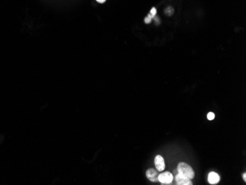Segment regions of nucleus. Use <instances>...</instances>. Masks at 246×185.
<instances>
[{
	"mask_svg": "<svg viewBox=\"0 0 246 185\" xmlns=\"http://www.w3.org/2000/svg\"><path fill=\"white\" fill-rule=\"evenodd\" d=\"M177 170H178V173L186 176L190 179H192L194 177V171L193 170L192 167L189 164L184 163V162L179 163Z\"/></svg>",
	"mask_w": 246,
	"mask_h": 185,
	"instance_id": "1",
	"label": "nucleus"
},
{
	"mask_svg": "<svg viewBox=\"0 0 246 185\" xmlns=\"http://www.w3.org/2000/svg\"><path fill=\"white\" fill-rule=\"evenodd\" d=\"M173 180V176L169 172H164L159 175V182L163 184H169Z\"/></svg>",
	"mask_w": 246,
	"mask_h": 185,
	"instance_id": "2",
	"label": "nucleus"
},
{
	"mask_svg": "<svg viewBox=\"0 0 246 185\" xmlns=\"http://www.w3.org/2000/svg\"><path fill=\"white\" fill-rule=\"evenodd\" d=\"M175 182L178 185H192V182L190 178L184 176L180 173H177L175 177Z\"/></svg>",
	"mask_w": 246,
	"mask_h": 185,
	"instance_id": "3",
	"label": "nucleus"
},
{
	"mask_svg": "<svg viewBox=\"0 0 246 185\" xmlns=\"http://www.w3.org/2000/svg\"><path fill=\"white\" fill-rule=\"evenodd\" d=\"M159 175L158 171L153 168H150V169L147 170L146 172L147 178L150 180V182H159Z\"/></svg>",
	"mask_w": 246,
	"mask_h": 185,
	"instance_id": "4",
	"label": "nucleus"
},
{
	"mask_svg": "<svg viewBox=\"0 0 246 185\" xmlns=\"http://www.w3.org/2000/svg\"><path fill=\"white\" fill-rule=\"evenodd\" d=\"M155 165L158 171H163L165 168V163H164V158L160 155H158L155 156Z\"/></svg>",
	"mask_w": 246,
	"mask_h": 185,
	"instance_id": "5",
	"label": "nucleus"
},
{
	"mask_svg": "<svg viewBox=\"0 0 246 185\" xmlns=\"http://www.w3.org/2000/svg\"><path fill=\"white\" fill-rule=\"evenodd\" d=\"M220 177L219 175L215 172H211L209 173V176H208V181H209V184H216L220 182Z\"/></svg>",
	"mask_w": 246,
	"mask_h": 185,
	"instance_id": "6",
	"label": "nucleus"
},
{
	"mask_svg": "<svg viewBox=\"0 0 246 185\" xmlns=\"http://www.w3.org/2000/svg\"><path fill=\"white\" fill-rule=\"evenodd\" d=\"M155 15H156V9H155V7H153L147 16L148 17H150V19H153L154 16H155Z\"/></svg>",
	"mask_w": 246,
	"mask_h": 185,
	"instance_id": "7",
	"label": "nucleus"
},
{
	"mask_svg": "<svg viewBox=\"0 0 246 185\" xmlns=\"http://www.w3.org/2000/svg\"><path fill=\"white\" fill-rule=\"evenodd\" d=\"M174 13V9L172 7H168L166 10H165V13L167 16H172Z\"/></svg>",
	"mask_w": 246,
	"mask_h": 185,
	"instance_id": "8",
	"label": "nucleus"
},
{
	"mask_svg": "<svg viewBox=\"0 0 246 185\" xmlns=\"http://www.w3.org/2000/svg\"><path fill=\"white\" fill-rule=\"evenodd\" d=\"M214 117H215V115H214V114L213 112H209V114H207V118H208L209 120H213V119H214Z\"/></svg>",
	"mask_w": 246,
	"mask_h": 185,
	"instance_id": "9",
	"label": "nucleus"
},
{
	"mask_svg": "<svg viewBox=\"0 0 246 185\" xmlns=\"http://www.w3.org/2000/svg\"><path fill=\"white\" fill-rule=\"evenodd\" d=\"M151 20H152V19H150V17L147 16L146 18L145 19V22L146 24H149V23H150V22H151Z\"/></svg>",
	"mask_w": 246,
	"mask_h": 185,
	"instance_id": "10",
	"label": "nucleus"
},
{
	"mask_svg": "<svg viewBox=\"0 0 246 185\" xmlns=\"http://www.w3.org/2000/svg\"><path fill=\"white\" fill-rule=\"evenodd\" d=\"M243 180H244L245 182L246 181V173H244L243 174Z\"/></svg>",
	"mask_w": 246,
	"mask_h": 185,
	"instance_id": "11",
	"label": "nucleus"
},
{
	"mask_svg": "<svg viewBox=\"0 0 246 185\" xmlns=\"http://www.w3.org/2000/svg\"><path fill=\"white\" fill-rule=\"evenodd\" d=\"M97 1L99 3H104L106 0H97Z\"/></svg>",
	"mask_w": 246,
	"mask_h": 185,
	"instance_id": "12",
	"label": "nucleus"
}]
</instances>
